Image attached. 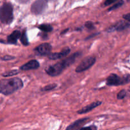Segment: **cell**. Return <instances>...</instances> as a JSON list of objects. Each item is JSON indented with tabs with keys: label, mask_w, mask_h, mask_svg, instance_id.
Segmentation results:
<instances>
[{
	"label": "cell",
	"mask_w": 130,
	"mask_h": 130,
	"mask_svg": "<svg viewBox=\"0 0 130 130\" xmlns=\"http://www.w3.org/2000/svg\"><path fill=\"white\" fill-rule=\"evenodd\" d=\"M40 30H43V31L46 32H51L53 30V27L50 24H41V25L38 26Z\"/></svg>",
	"instance_id": "4fadbf2b"
},
{
	"label": "cell",
	"mask_w": 130,
	"mask_h": 130,
	"mask_svg": "<svg viewBox=\"0 0 130 130\" xmlns=\"http://www.w3.org/2000/svg\"><path fill=\"white\" fill-rule=\"evenodd\" d=\"M80 130H92L91 127H85V128H81Z\"/></svg>",
	"instance_id": "cb8c5ba5"
},
{
	"label": "cell",
	"mask_w": 130,
	"mask_h": 130,
	"mask_svg": "<svg viewBox=\"0 0 130 130\" xmlns=\"http://www.w3.org/2000/svg\"><path fill=\"white\" fill-rule=\"evenodd\" d=\"M126 95V91L124 90H121V91H119L118 94V96H117V98L119 100H121V99H123Z\"/></svg>",
	"instance_id": "d6986e66"
},
{
	"label": "cell",
	"mask_w": 130,
	"mask_h": 130,
	"mask_svg": "<svg viewBox=\"0 0 130 130\" xmlns=\"http://www.w3.org/2000/svg\"><path fill=\"white\" fill-rule=\"evenodd\" d=\"M95 62H96V58H95V57H91V56L86 57L78 65L77 68L76 69V72H81L86 71V70H88V69H90V67L93 66Z\"/></svg>",
	"instance_id": "5b68a950"
},
{
	"label": "cell",
	"mask_w": 130,
	"mask_h": 130,
	"mask_svg": "<svg viewBox=\"0 0 130 130\" xmlns=\"http://www.w3.org/2000/svg\"><path fill=\"white\" fill-rule=\"evenodd\" d=\"M47 6V1L43 0L36 1L32 5L30 10L35 15H39L45 10Z\"/></svg>",
	"instance_id": "8992f818"
},
{
	"label": "cell",
	"mask_w": 130,
	"mask_h": 130,
	"mask_svg": "<svg viewBox=\"0 0 130 130\" xmlns=\"http://www.w3.org/2000/svg\"><path fill=\"white\" fill-rule=\"evenodd\" d=\"M85 27L86 28H88V29H94V25L93 24V23L91 22H87L85 24Z\"/></svg>",
	"instance_id": "ffe728a7"
},
{
	"label": "cell",
	"mask_w": 130,
	"mask_h": 130,
	"mask_svg": "<svg viewBox=\"0 0 130 130\" xmlns=\"http://www.w3.org/2000/svg\"><path fill=\"white\" fill-rule=\"evenodd\" d=\"M123 18H124L125 20H126L128 22H129L130 24V13H129L125 14V15H123Z\"/></svg>",
	"instance_id": "603a6c76"
},
{
	"label": "cell",
	"mask_w": 130,
	"mask_h": 130,
	"mask_svg": "<svg viewBox=\"0 0 130 130\" xmlns=\"http://www.w3.org/2000/svg\"><path fill=\"white\" fill-rule=\"evenodd\" d=\"M116 2V0H113V1H109V0H107V1H105V3H104V6H109V5H110L111 4Z\"/></svg>",
	"instance_id": "7402d4cb"
},
{
	"label": "cell",
	"mask_w": 130,
	"mask_h": 130,
	"mask_svg": "<svg viewBox=\"0 0 130 130\" xmlns=\"http://www.w3.org/2000/svg\"><path fill=\"white\" fill-rule=\"evenodd\" d=\"M102 104V102L100 101H97V102H93L91 104H89V105H86L85 106V107H83V109H80L77 111V113L79 114H85V113L89 112L90 111L92 110L93 109H94L95 108H96V107L99 106L100 105Z\"/></svg>",
	"instance_id": "8fae6325"
},
{
	"label": "cell",
	"mask_w": 130,
	"mask_h": 130,
	"mask_svg": "<svg viewBox=\"0 0 130 130\" xmlns=\"http://www.w3.org/2000/svg\"><path fill=\"white\" fill-rule=\"evenodd\" d=\"M22 81L19 77L3 79L0 83V91L5 95H9L20 90L23 87Z\"/></svg>",
	"instance_id": "7a4b0ae2"
},
{
	"label": "cell",
	"mask_w": 130,
	"mask_h": 130,
	"mask_svg": "<svg viewBox=\"0 0 130 130\" xmlns=\"http://www.w3.org/2000/svg\"><path fill=\"white\" fill-rule=\"evenodd\" d=\"M13 19V6L11 4L5 3L0 8V20L3 24H9Z\"/></svg>",
	"instance_id": "3957f363"
},
{
	"label": "cell",
	"mask_w": 130,
	"mask_h": 130,
	"mask_svg": "<svg viewBox=\"0 0 130 130\" xmlns=\"http://www.w3.org/2000/svg\"><path fill=\"white\" fill-rule=\"evenodd\" d=\"M20 41H21L22 43L24 46H27L28 44H29V41H28L26 31H25V30H24V31L23 32L22 34L21 38H20Z\"/></svg>",
	"instance_id": "9a60e30c"
},
{
	"label": "cell",
	"mask_w": 130,
	"mask_h": 130,
	"mask_svg": "<svg viewBox=\"0 0 130 130\" xmlns=\"http://www.w3.org/2000/svg\"><path fill=\"white\" fill-rule=\"evenodd\" d=\"M21 36L22 34L21 32H20V31H19V30H14V31H13L8 36V43H10V44H16L18 39H19V38H21Z\"/></svg>",
	"instance_id": "7c38bea8"
},
{
	"label": "cell",
	"mask_w": 130,
	"mask_h": 130,
	"mask_svg": "<svg viewBox=\"0 0 130 130\" xmlns=\"http://www.w3.org/2000/svg\"><path fill=\"white\" fill-rule=\"evenodd\" d=\"M15 58L14 57H11V56L10 55H6V56H4L3 57L1 58V60H12Z\"/></svg>",
	"instance_id": "44dd1931"
},
{
	"label": "cell",
	"mask_w": 130,
	"mask_h": 130,
	"mask_svg": "<svg viewBox=\"0 0 130 130\" xmlns=\"http://www.w3.org/2000/svg\"><path fill=\"white\" fill-rule=\"evenodd\" d=\"M19 73V71L17 70H13V71H8V72H5V73L3 74L2 76L3 77H10V76H15V75L18 74Z\"/></svg>",
	"instance_id": "2e32d148"
},
{
	"label": "cell",
	"mask_w": 130,
	"mask_h": 130,
	"mask_svg": "<svg viewBox=\"0 0 130 130\" xmlns=\"http://www.w3.org/2000/svg\"><path fill=\"white\" fill-rule=\"evenodd\" d=\"M81 55L80 53H76L71 57H68L66 59L63 60L62 62H58L54 65L49 66L46 69V72L49 76L52 77H55L60 74L63 70L70 65L72 64L76 60V58Z\"/></svg>",
	"instance_id": "6da1fadb"
},
{
	"label": "cell",
	"mask_w": 130,
	"mask_h": 130,
	"mask_svg": "<svg viewBox=\"0 0 130 130\" xmlns=\"http://www.w3.org/2000/svg\"><path fill=\"white\" fill-rule=\"evenodd\" d=\"M130 82V75H124L120 77L116 74H112L107 79V85L109 86H119Z\"/></svg>",
	"instance_id": "277c9868"
},
{
	"label": "cell",
	"mask_w": 130,
	"mask_h": 130,
	"mask_svg": "<svg viewBox=\"0 0 130 130\" xmlns=\"http://www.w3.org/2000/svg\"><path fill=\"white\" fill-rule=\"evenodd\" d=\"M86 120H88L87 118H84V119H79V120L76 121H75L73 124H72L71 125H70L69 126H68V128H67V129L66 130H71V129H73V128H74L75 127H77L78 125H79V124L83 123Z\"/></svg>",
	"instance_id": "5bb4252c"
},
{
	"label": "cell",
	"mask_w": 130,
	"mask_h": 130,
	"mask_svg": "<svg viewBox=\"0 0 130 130\" xmlns=\"http://www.w3.org/2000/svg\"><path fill=\"white\" fill-rule=\"evenodd\" d=\"M124 2L123 1H118V2H117L115 5H114L112 6H111L110 8H109L108 9V11H111V10H116V9H117V8H119V7H121V6H123V5L124 4Z\"/></svg>",
	"instance_id": "e0dca14e"
},
{
	"label": "cell",
	"mask_w": 130,
	"mask_h": 130,
	"mask_svg": "<svg viewBox=\"0 0 130 130\" xmlns=\"http://www.w3.org/2000/svg\"><path fill=\"white\" fill-rule=\"evenodd\" d=\"M130 24L129 23H128L126 21H123V20H121V21L118 22L116 24H115L114 25H112L110 28L107 30V31L109 32H112V31H121V30H123L124 29H126L127 27L129 26Z\"/></svg>",
	"instance_id": "ba28073f"
},
{
	"label": "cell",
	"mask_w": 130,
	"mask_h": 130,
	"mask_svg": "<svg viewBox=\"0 0 130 130\" xmlns=\"http://www.w3.org/2000/svg\"><path fill=\"white\" fill-rule=\"evenodd\" d=\"M70 52H71V50L69 48L67 47V48H65L64 49L62 50L60 52H58V53H50V54L48 55V58L51 60H58L60 58H62L63 57H66L67 55L69 54Z\"/></svg>",
	"instance_id": "30bf717a"
},
{
	"label": "cell",
	"mask_w": 130,
	"mask_h": 130,
	"mask_svg": "<svg viewBox=\"0 0 130 130\" xmlns=\"http://www.w3.org/2000/svg\"><path fill=\"white\" fill-rule=\"evenodd\" d=\"M39 67V63L36 60H32L20 67L22 71H29V70L36 69Z\"/></svg>",
	"instance_id": "9c48e42d"
},
{
	"label": "cell",
	"mask_w": 130,
	"mask_h": 130,
	"mask_svg": "<svg viewBox=\"0 0 130 130\" xmlns=\"http://www.w3.org/2000/svg\"><path fill=\"white\" fill-rule=\"evenodd\" d=\"M56 87H57V85H56V84H51V85L44 86V87L42 88L41 89V90L43 91H50V90H53V89L55 88Z\"/></svg>",
	"instance_id": "ac0fdd59"
},
{
	"label": "cell",
	"mask_w": 130,
	"mask_h": 130,
	"mask_svg": "<svg viewBox=\"0 0 130 130\" xmlns=\"http://www.w3.org/2000/svg\"><path fill=\"white\" fill-rule=\"evenodd\" d=\"M52 46L47 43H42L35 48V50L41 55H49L52 50Z\"/></svg>",
	"instance_id": "52a82bcc"
}]
</instances>
